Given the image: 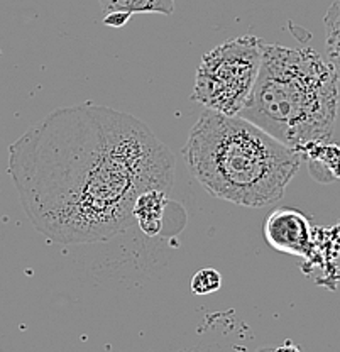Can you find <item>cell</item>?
<instances>
[{"mask_svg":"<svg viewBox=\"0 0 340 352\" xmlns=\"http://www.w3.org/2000/svg\"><path fill=\"white\" fill-rule=\"evenodd\" d=\"M7 171L43 236L93 244L131 226L139 195L173 186L174 157L137 117L85 102L25 131L9 148Z\"/></svg>","mask_w":340,"mask_h":352,"instance_id":"6da1fadb","label":"cell"},{"mask_svg":"<svg viewBox=\"0 0 340 352\" xmlns=\"http://www.w3.org/2000/svg\"><path fill=\"white\" fill-rule=\"evenodd\" d=\"M183 157L212 197L262 208L284 197L303 154L244 117L205 109L183 146Z\"/></svg>","mask_w":340,"mask_h":352,"instance_id":"7a4b0ae2","label":"cell"},{"mask_svg":"<svg viewBox=\"0 0 340 352\" xmlns=\"http://www.w3.org/2000/svg\"><path fill=\"white\" fill-rule=\"evenodd\" d=\"M337 109V76L315 50L264 44L258 80L239 117L302 153L330 139Z\"/></svg>","mask_w":340,"mask_h":352,"instance_id":"3957f363","label":"cell"},{"mask_svg":"<svg viewBox=\"0 0 340 352\" xmlns=\"http://www.w3.org/2000/svg\"><path fill=\"white\" fill-rule=\"evenodd\" d=\"M264 41L256 36L229 39L203 54L192 98L224 116H239L258 80Z\"/></svg>","mask_w":340,"mask_h":352,"instance_id":"277c9868","label":"cell"},{"mask_svg":"<svg viewBox=\"0 0 340 352\" xmlns=\"http://www.w3.org/2000/svg\"><path fill=\"white\" fill-rule=\"evenodd\" d=\"M264 239L273 249L308 258L312 252V226L295 208H276L264 222Z\"/></svg>","mask_w":340,"mask_h":352,"instance_id":"5b68a950","label":"cell"},{"mask_svg":"<svg viewBox=\"0 0 340 352\" xmlns=\"http://www.w3.org/2000/svg\"><path fill=\"white\" fill-rule=\"evenodd\" d=\"M303 156H308L310 173L318 182L328 183L340 178V146L317 142L306 146L302 151Z\"/></svg>","mask_w":340,"mask_h":352,"instance_id":"8992f818","label":"cell"},{"mask_svg":"<svg viewBox=\"0 0 340 352\" xmlns=\"http://www.w3.org/2000/svg\"><path fill=\"white\" fill-rule=\"evenodd\" d=\"M166 204V192H161V190H149L139 195L133 208V217L137 220L142 232L151 237L158 236Z\"/></svg>","mask_w":340,"mask_h":352,"instance_id":"52a82bcc","label":"cell"},{"mask_svg":"<svg viewBox=\"0 0 340 352\" xmlns=\"http://www.w3.org/2000/svg\"><path fill=\"white\" fill-rule=\"evenodd\" d=\"M104 16L113 12L122 14H163L171 16L174 12V0H98Z\"/></svg>","mask_w":340,"mask_h":352,"instance_id":"ba28073f","label":"cell"},{"mask_svg":"<svg viewBox=\"0 0 340 352\" xmlns=\"http://www.w3.org/2000/svg\"><path fill=\"white\" fill-rule=\"evenodd\" d=\"M325 34H327L328 63L334 68L337 82H340V0H335L325 14Z\"/></svg>","mask_w":340,"mask_h":352,"instance_id":"9c48e42d","label":"cell"},{"mask_svg":"<svg viewBox=\"0 0 340 352\" xmlns=\"http://www.w3.org/2000/svg\"><path fill=\"white\" fill-rule=\"evenodd\" d=\"M222 286V276L217 270L205 267L192 278V292L195 295H210Z\"/></svg>","mask_w":340,"mask_h":352,"instance_id":"30bf717a","label":"cell"},{"mask_svg":"<svg viewBox=\"0 0 340 352\" xmlns=\"http://www.w3.org/2000/svg\"><path fill=\"white\" fill-rule=\"evenodd\" d=\"M129 19H131L129 14H122V12H113V14H107V16H104L105 24L112 25V28H124Z\"/></svg>","mask_w":340,"mask_h":352,"instance_id":"8fae6325","label":"cell"},{"mask_svg":"<svg viewBox=\"0 0 340 352\" xmlns=\"http://www.w3.org/2000/svg\"><path fill=\"white\" fill-rule=\"evenodd\" d=\"M271 352H299V349L296 346H293V344L286 342L284 346L276 347V349H271Z\"/></svg>","mask_w":340,"mask_h":352,"instance_id":"7c38bea8","label":"cell"}]
</instances>
